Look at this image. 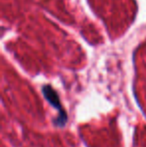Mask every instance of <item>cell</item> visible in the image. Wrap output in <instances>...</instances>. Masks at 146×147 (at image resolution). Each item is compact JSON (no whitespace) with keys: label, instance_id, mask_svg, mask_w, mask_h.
<instances>
[{"label":"cell","instance_id":"obj_1","mask_svg":"<svg viewBox=\"0 0 146 147\" xmlns=\"http://www.w3.org/2000/svg\"><path fill=\"white\" fill-rule=\"evenodd\" d=\"M41 90H42L43 96L46 99L47 102H48L53 108L58 111L57 116L53 120L54 125L59 128L64 127L67 123V120H68V115H67L66 111H65V109L63 108L62 104H61L60 97H59L57 91L51 85H49V84L43 85Z\"/></svg>","mask_w":146,"mask_h":147}]
</instances>
